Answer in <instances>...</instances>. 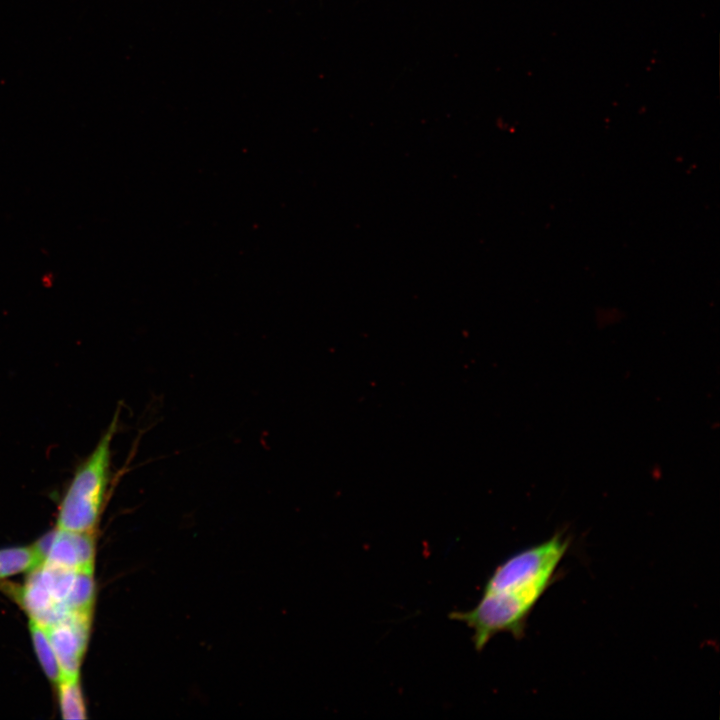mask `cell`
Wrapping results in <instances>:
<instances>
[{"label":"cell","instance_id":"cell-2","mask_svg":"<svg viewBox=\"0 0 720 720\" xmlns=\"http://www.w3.org/2000/svg\"><path fill=\"white\" fill-rule=\"evenodd\" d=\"M118 416L91 453L77 466L58 507L57 529L93 532L103 510L111 476V445Z\"/></svg>","mask_w":720,"mask_h":720},{"label":"cell","instance_id":"cell-1","mask_svg":"<svg viewBox=\"0 0 720 720\" xmlns=\"http://www.w3.org/2000/svg\"><path fill=\"white\" fill-rule=\"evenodd\" d=\"M568 547V538L555 534L513 554L490 575L472 609L449 615L473 630L472 641L477 651L483 650L499 633H510L516 639L522 637L528 617L552 584Z\"/></svg>","mask_w":720,"mask_h":720},{"label":"cell","instance_id":"cell-6","mask_svg":"<svg viewBox=\"0 0 720 720\" xmlns=\"http://www.w3.org/2000/svg\"><path fill=\"white\" fill-rule=\"evenodd\" d=\"M42 563L35 546L0 549V579L31 571Z\"/></svg>","mask_w":720,"mask_h":720},{"label":"cell","instance_id":"cell-3","mask_svg":"<svg viewBox=\"0 0 720 720\" xmlns=\"http://www.w3.org/2000/svg\"><path fill=\"white\" fill-rule=\"evenodd\" d=\"M34 546L44 564L73 570H94L93 532H72L56 528Z\"/></svg>","mask_w":720,"mask_h":720},{"label":"cell","instance_id":"cell-7","mask_svg":"<svg viewBox=\"0 0 720 720\" xmlns=\"http://www.w3.org/2000/svg\"><path fill=\"white\" fill-rule=\"evenodd\" d=\"M29 630L34 650L42 670L47 678L56 684L61 679L62 674L46 629L37 622L30 620Z\"/></svg>","mask_w":720,"mask_h":720},{"label":"cell","instance_id":"cell-5","mask_svg":"<svg viewBox=\"0 0 720 720\" xmlns=\"http://www.w3.org/2000/svg\"><path fill=\"white\" fill-rule=\"evenodd\" d=\"M57 684V695L62 718L86 719L87 710L79 676H62Z\"/></svg>","mask_w":720,"mask_h":720},{"label":"cell","instance_id":"cell-4","mask_svg":"<svg viewBox=\"0 0 720 720\" xmlns=\"http://www.w3.org/2000/svg\"><path fill=\"white\" fill-rule=\"evenodd\" d=\"M91 617L92 613H75L45 627L62 676H79L89 639Z\"/></svg>","mask_w":720,"mask_h":720}]
</instances>
